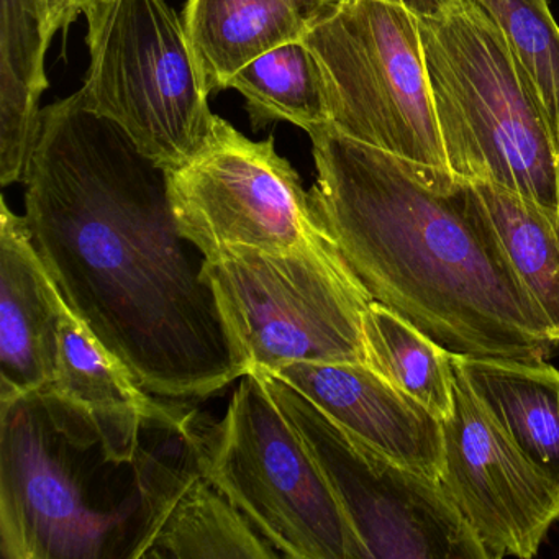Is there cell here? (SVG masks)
<instances>
[{
  "label": "cell",
  "mask_w": 559,
  "mask_h": 559,
  "mask_svg": "<svg viewBox=\"0 0 559 559\" xmlns=\"http://www.w3.org/2000/svg\"><path fill=\"white\" fill-rule=\"evenodd\" d=\"M25 221L68 307L159 397L202 399L247 374L201 251L176 225L166 171L80 91L41 110Z\"/></svg>",
  "instance_id": "cell-1"
},
{
  "label": "cell",
  "mask_w": 559,
  "mask_h": 559,
  "mask_svg": "<svg viewBox=\"0 0 559 559\" xmlns=\"http://www.w3.org/2000/svg\"><path fill=\"white\" fill-rule=\"evenodd\" d=\"M309 136L320 224L374 302L456 355L546 361L559 352L469 182L329 126Z\"/></svg>",
  "instance_id": "cell-2"
},
{
  "label": "cell",
  "mask_w": 559,
  "mask_h": 559,
  "mask_svg": "<svg viewBox=\"0 0 559 559\" xmlns=\"http://www.w3.org/2000/svg\"><path fill=\"white\" fill-rule=\"evenodd\" d=\"M418 25L451 175L559 211L555 135L492 15L479 0H457Z\"/></svg>",
  "instance_id": "cell-3"
},
{
  "label": "cell",
  "mask_w": 559,
  "mask_h": 559,
  "mask_svg": "<svg viewBox=\"0 0 559 559\" xmlns=\"http://www.w3.org/2000/svg\"><path fill=\"white\" fill-rule=\"evenodd\" d=\"M204 473L293 559H368L302 438L257 371L241 376L221 421L182 420Z\"/></svg>",
  "instance_id": "cell-4"
},
{
  "label": "cell",
  "mask_w": 559,
  "mask_h": 559,
  "mask_svg": "<svg viewBox=\"0 0 559 559\" xmlns=\"http://www.w3.org/2000/svg\"><path fill=\"white\" fill-rule=\"evenodd\" d=\"M248 371L293 362H366L372 302L325 228L293 250L238 248L202 263Z\"/></svg>",
  "instance_id": "cell-5"
},
{
  "label": "cell",
  "mask_w": 559,
  "mask_h": 559,
  "mask_svg": "<svg viewBox=\"0 0 559 559\" xmlns=\"http://www.w3.org/2000/svg\"><path fill=\"white\" fill-rule=\"evenodd\" d=\"M302 41L322 73L329 127L415 168L451 175L414 14L352 0Z\"/></svg>",
  "instance_id": "cell-6"
},
{
  "label": "cell",
  "mask_w": 559,
  "mask_h": 559,
  "mask_svg": "<svg viewBox=\"0 0 559 559\" xmlns=\"http://www.w3.org/2000/svg\"><path fill=\"white\" fill-rule=\"evenodd\" d=\"M87 109L171 169L207 140L215 114L181 15L166 0H107L86 17Z\"/></svg>",
  "instance_id": "cell-7"
},
{
  "label": "cell",
  "mask_w": 559,
  "mask_h": 559,
  "mask_svg": "<svg viewBox=\"0 0 559 559\" xmlns=\"http://www.w3.org/2000/svg\"><path fill=\"white\" fill-rule=\"evenodd\" d=\"M257 372L319 464L368 559H489L440 480L353 437L273 372Z\"/></svg>",
  "instance_id": "cell-8"
},
{
  "label": "cell",
  "mask_w": 559,
  "mask_h": 559,
  "mask_svg": "<svg viewBox=\"0 0 559 559\" xmlns=\"http://www.w3.org/2000/svg\"><path fill=\"white\" fill-rule=\"evenodd\" d=\"M166 182L179 234L204 260L238 248L293 250L323 228L274 136L253 142L218 116L204 145L166 169Z\"/></svg>",
  "instance_id": "cell-9"
},
{
  "label": "cell",
  "mask_w": 559,
  "mask_h": 559,
  "mask_svg": "<svg viewBox=\"0 0 559 559\" xmlns=\"http://www.w3.org/2000/svg\"><path fill=\"white\" fill-rule=\"evenodd\" d=\"M40 395L0 402V555L97 559L122 516L90 500L80 467Z\"/></svg>",
  "instance_id": "cell-10"
},
{
  "label": "cell",
  "mask_w": 559,
  "mask_h": 559,
  "mask_svg": "<svg viewBox=\"0 0 559 559\" xmlns=\"http://www.w3.org/2000/svg\"><path fill=\"white\" fill-rule=\"evenodd\" d=\"M453 415L443 425L440 483L489 559H528L559 520V486L484 411L454 369Z\"/></svg>",
  "instance_id": "cell-11"
},
{
  "label": "cell",
  "mask_w": 559,
  "mask_h": 559,
  "mask_svg": "<svg viewBox=\"0 0 559 559\" xmlns=\"http://www.w3.org/2000/svg\"><path fill=\"white\" fill-rule=\"evenodd\" d=\"M179 433L181 457L142 444L133 460L143 519L127 558H283L204 473L181 427Z\"/></svg>",
  "instance_id": "cell-12"
},
{
  "label": "cell",
  "mask_w": 559,
  "mask_h": 559,
  "mask_svg": "<svg viewBox=\"0 0 559 559\" xmlns=\"http://www.w3.org/2000/svg\"><path fill=\"white\" fill-rule=\"evenodd\" d=\"M55 427L80 447H97L106 463L132 464L148 425L179 427L188 412L136 384L74 316L64 313L53 381L37 392Z\"/></svg>",
  "instance_id": "cell-13"
},
{
  "label": "cell",
  "mask_w": 559,
  "mask_h": 559,
  "mask_svg": "<svg viewBox=\"0 0 559 559\" xmlns=\"http://www.w3.org/2000/svg\"><path fill=\"white\" fill-rule=\"evenodd\" d=\"M353 437L440 480L443 425L366 362H293L273 372Z\"/></svg>",
  "instance_id": "cell-14"
},
{
  "label": "cell",
  "mask_w": 559,
  "mask_h": 559,
  "mask_svg": "<svg viewBox=\"0 0 559 559\" xmlns=\"http://www.w3.org/2000/svg\"><path fill=\"white\" fill-rule=\"evenodd\" d=\"M70 310L41 260L25 215L0 212V402L44 391L57 374Z\"/></svg>",
  "instance_id": "cell-15"
},
{
  "label": "cell",
  "mask_w": 559,
  "mask_h": 559,
  "mask_svg": "<svg viewBox=\"0 0 559 559\" xmlns=\"http://www.w3.org/2000/svg\"><path fill=\"white\" fill-rule=\"evenodd\" d=\"M345 0H188L182 14L209 96L273 48L302 40Z\"/></svg>",
  "instance_id": "cell-16"
},
{
  "label": "cell",
  "mask_w": 559,
  "mask_h": 559,
  "mask_svg": "<svg viewBox=\"0 0 559 559\" xmlns=\"http://www.w3.org/2000/svg\"><path fill=\"white\" fill-rule=\"evenodd\" d=\"M453 366L510 441L559 486V369L456 353Z\"/></svg>",
  "instance_id": "cell-17"
},
{
  "label": "cell",
  "mask_w": 559,
  "mask_h": 559,
  "mask_svg": "<svg viewBox=\"0 0 559 559\" xmlns=\"http://www.w3.org/2000/svg\"><path fill=\"white\" fill-rule=\"evenodd\" d=\"M40 0H0V182L24 181L48 87Z\"/></svg>",
  "instance_id": "cell-18"
},
{
  "label": "cell",
  "mask_w": 559,
  "mask_h": 559,
  "mask_svg": "<svg viewBox=\"0 0 559 559\" xmlns=\"http://www.w3.org/2000/svg\"><path fill=\"white\" fill-rule=\"evenodd\" d=\"M469 186L513 273L545 317L549 338L559 348V211L542 207L499 186Z\"/></svg>",
  "instance_id": "cell-19"
},
{
  "label": "cell",
  "mask_w": 559,
  "mask_h": 559,
  "mask_svg": "<svg viewBox=\"0 0 559 559\" xmlns=\"http://www.w3.org/2000/svg\"><path fill=\"white\" fill-rule=\"evenodd\" d=\"M369 365L438 420L454 411L453 353L394 310L372 300L365 313Z\"/></svg>",
  "instance_id": "cell-20"
},
{
  "label": "cell",
  "mask_w": 559,
  "mask_h": 559,
  "mask_svg": "<svg viewBox=\"0 0 559 559\" xmlns=\"http://www.w3.org/2000/svg\"><path fill=\"white\" fill-rule=\"evenodd\" d=\"M227 90L245 99L254 130L287 122L312 133L329 126V107L322 73L302 40L273 48L241 68Z\"/></svg>",
  "instance_id": "cell-21"
},
{
  "label": "cell",
  "mask_w": 559,
  "mask_h": 559,
  "mask_svg": "<svg viewBox=\"0 0 559 559\" xmlns=\"http://www.w3.org/2000/svg\"><path fill=\"white\" fill-rule=\"evenodd\" d=\"M538 97L559 150V25L548 0H479Z\"/></svg>",
  "instance_id": "cell-22"
},
{
  "label": "cell",
  "mask_w": 559,
  "mask_h": 559,
  "mask_svg": "<svg viewBox=\"0 0 559 559\" xmlns=\"http://www.w3.org/2000/svg\"><path fill=\"white\" fill-rule=\"evenodd\" d=\"M106 2L107 0H40L41 28L47 47L50 48L58 32L70 31L71 24L80 15L87 17Z\"/></svg>",
  "instance_id": "cell-23"
},
{
  "label": "cell",
  "mask_w": 559,
  "mask_h": 559,
  "mask_svg": "<svg viewBox=\"0 0 559 559\" xmlns=\"http://www.w3.org/2000/svg\"><path fill=\"white\" fill-rule=\"evenodd\" d=\"M345 2H352V0H345ZM382 2L404 8L418 21H427V19H440L441 15L447 14L457 0H382Z\"/></svg>",
  "instance_id": "cell-24"
}]
</instances>
